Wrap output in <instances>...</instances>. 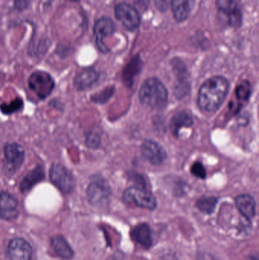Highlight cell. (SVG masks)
Listing matches in <instances>:
<instances>
[{
    "label": "cell",
    "mask_w": 259,
    "mask_h": 260,
    "mask_svg": "<svg viewBox=\"0 0 259 260\" xmlns=\"http://www.w3.org/2000/svg\"><path fill=\"white\" fill-rule=\"evenodd\" d=\"M229 91V83L223 76H214L201 87L198 105L205 112H214L221 106Z\"/></svg>",
    "instance_id": "cell-1"
},
{
    "label": "cell",
    "mask_w": 259,
    "mask_h": 260,
    "mask_svg": "<svg viewBox=\"0 0 259 260\" xmlns=\"http://www.w3.org/2000/svg\"><path fill=\"white\" fill-rule=\"evenodd\" d=\"M139 99L141 104L145 106L161 109L167 104L168 93L167 88L159 79L150 78L141 85Z\"/></svg>",
    "instance_id": "cell-2"
},
{
    "label": "cell",
    "mask_w": 259,
    "mask_h": 260,
    "mask_svg": "<svg viewBox=\"0 0 259 260\" xmlns=\"http://www.w3.org/2000/svg\"><path fill=\"white\" fill-rule=\"evenodd\" d=\"M55 81L47 72L35 71L28 79L30 89L41 100L47 99L55 88Z\"/></svg>",
    "instance_id": "cell-3"
},
{
    "label": "cell",
    "mask_w": 259,
    "mask_h": 260,
    "mask_svg": "<svg viewBox=\"0 0 259 260\" xmlns=\"http://www.w3.org/2000/svg\"><path fill=\"white\" fill-rule=\"evenodd\" d=\"M49 176L51 183L64 194L71 193L75 188V179L72 174L59 163L50 167Z\"/></svg>",
    "instance_id": "cell-4"
},
{
    "label": "cell",
    "mask_w": 259,
    "mask_h": 260,
    "mask_svg": "<svg viewBox=\"0 0 259 260\" xmlns=\"http://www.w3.org/2000/svg\"><path fill=\"white\" fill-rule=\"evenodd\" d=\"M123 200L129 205L154 210L157 207V200L153 194L138 186L128 188L123 194Z\"/></svg>",
    "instance_id": "cell-5"
},
{
    "label": "cell",
    "mask_w": 259,
    "mask_h": 260,
    "mask_svg": "<svg viewBox=\"0 0 259 260\" xmlns=\"http://www.w3.org/2000/svg\"><path fill=\"white\" fill-rule=\"evenodd\" d=\"M216 7L231 27H240L243 21V12L239 0H217Z\"/></svg>",
    "instance_id": "cell-6"
},
{
    "label": "cell",
    "mask_w": 259,
    "mask_h": 260,
    "mask_svg": "<svg viewBox=\"0 0 259 260\" xmlns=\"http://www.w3.org/2000/svg\"><path fill=\"white\" fill-rule=\"evenodd\" d=\"M110 195V188L106 180L99 176L93 177L87 189L88 201L93 206H100L106 203Z\"/></svg>",
    "instance_id": "cell-7"
},
{
    "label": "cell",
    "mask_w": 259,
    "mask_h": 260,
    "mask_svg": "<svg viewBox=\"0 0 259 260\" xmlns=\"http://www.w3.org/2000/svg\"><path fill=\"white\" fill-rule=\"evenodd\" d=\"M115 16L129 31H135L141 24L139 12L128 3H119L116 6Z\"/></svg>",
    "instance_id": "cell-8"
},
{
    "label": "cell",
    "mask_w": 259,
    "mask_h": 260,
    "mask_svg": "<svg viewBox=\"0 0 259 260\" xmlns=\"http://www.w3.org/2000/svg\"><path fill=\"white\" fill-rule=\"evenodd\" d=\"M116 26L114 21L108 17H103L96 21L94 26V34L95 42L99 50L102 53H106L109 51L105 45L103 40L106 37L111 36L115 32Z\"/></svg>",
    "instance_id": "cell-9"
},
{
    "label": "cell",
    "mask_w": 259,
    "mask_h": 260,
    "mask_svg": "<svg viewBox=\"0 0 259 260\" xmlns=\"http://www.w3.org/2000/svg\"><path fill=\"white\" fill-rule=\"evenodd\" d=\"M4 157L8 169L11 171H16L24 163L25 151L19 144L9 142L4 146Z\"/></svg>",
    "instance_id": "cell-10"
},
{
    "label": "cell",
    "mask_w": 259,
    "mask_h": 260,
    "mask_svg": "<svg viewBox=\"0 0 259 260\" xmlns=\"http://www.w3.org/2000/svg\"><path fill=\"white\" fill-rule=\"evenodd\" d=\"M7 255L9 260H31V247L22 238H14L8 246Z\"/></svg>",
    "instance_id": "cell-11"
},
{
    "label": "cell",
    "mask_w": 259,
    "mask_h": 260,
    "mask_svg": "<svg viewBox=\"0 0 259 260\" xmlns=\"http://www.w3.org/2000/svg\"><path fill=\"white\" fill-rule=\"evenodd\" d=\"M141 151L143 157L154 165H161L167 157L165 150L155 141H144Z\"/></svg>",
    "instance_id": "cell-12"
},
{
    "label": "cell",
    "mask_w": 259,
    "mask_h": 260,
    "mask_svg": "<svg viewBox=\"0 0 259 260\" xmlns=\"http://www.w3.org/2000/svg\"><path fill=\"white\" fill-rule=\"evenodd\" d=\"M18 200L14 196L6 191L0 192V217L10 221L18 215Z\"/></svg>",
    "instance_id": "cell-13"
},
{
    "label": "cell",
    "mask_w": 259,
    "mask_h": 260,
    "mask_svg": "<svg viewBox=\"0 0 259 260\" xmlns=\"http://www.w3.org/2000/svg\"><path fill=\"white\" fill-rule=\"evenodd\" d=\"M45 170L42 165H38L30 171L20 183V190L23 193L30 192L36 184L45 180Z\"/></svg>",
    "instance_id": "cell-14"
},
{
    "label": "cell",
    "mask_w": 259,
    "mask_h": 260,
    "mask_svg": "<svg viewBox=\"0 0 259 260\" xmlns=\"http://www.w3.org/2000/svg\"><path fill=\"white\" fill-rule=\"evenodd\" d=\"M99 79V74L94 69H86L76 75L74 86L79 91H85L92 87Z\"/></svg>",
    "instance_id": "cell-15"
},
{
    "label": "cell",
    "mask_w": 259,
    "mask_h": 260,
    "mask_svg": "<svg viewBox=\"0 0 259 260\" xmlns=\"http://www.w3.org/2000/svg\"><path fill=\"white\" fill-rule=\"evenodd\" d=\"M236 206L246 219H253L256 212V203L252 196L248 194L239 196L235 200Z\"/></svg>",
    "instance_id": "cell-16"
},
{
    "label": "cell",
    "mask_w": 259,
    "mask_h": 260,
    "mask_svg": "<svg viewBox=\"0 0 259 260\" xmlns=\"http://www.w3.org/2000/svg\"><path fill=\"white\" fill-rule=\"evenodd\" d=\"M196 0H172L171 9L176 21H185L191 15Z\"/></svg>",
    "instance_id": "cell-17"
},
{
    "label": "cell",
    "mask_w": 259,
    "mask_h": 260,
    "mask_svg": "<svg viewBox=\"0 0 259 260\" xmlns=\"http://www.w3.org/2000/svg\"><path fill=\"white\" fill-rule=\"evenodd\" d=\"M132 237L135 241L144 248H150L153 244L152 231L147 224H140L133 229Z\"/></svg>",
    "instance_id": "cell-18"
},
{
    "label": "cell",
    "mask_w": 259,
    "mask_h": 260,
    "mask_svg": "<svg viewBox=\"0 0 259 260\" xmlns=\"http://www.w3.org/2000/svg\"><path fill=\"white\" fill-rule=\"evenodd\" d=\"M51 246L56 255L62 259H71L74 254L73 250H71V247L64 237H54L51 240Z\"/></svg>",
    "instance_id": "cell-19"
},
{
    "label": "cell",
    "mask_w": 259,
    "mask_h": 260,
    "mask_svg": "<svg viewBox=\"0 0 259 260\" xmlns=\"http://www.w3.org/2000/svg\"><path fill=\"white\" fill-rule=\"evenodd\" d=\"M193 124V120L190 114L185 111L177 113L170 121V129L174 136H179V130L183 127H190Z\"/></svg>",
    "instance_id": "cell-20"
},
{
    "label": "cell",
    "mask_w": 259,
    "mask_h": 260,
    "mask_svg": "<svg viewBox=\"0 0 259 260\" xmlns=\"http://www.w3.org/2000/svg\"><path fill=\"white\" fill-rule=\"evenodd\" d=\"M24 102L22 99L17 98L9 103H3L0 105V111L5 115H12L19 112L23 109Z\"/></svg>",
    "instance_id": "cell-21"
},
{
    "label": "cell",
    "mask_w": 259,
    "mask_h": 260,
    "mask_svg": "<svg viewBox=\"0 0 259 260\" xmlns=\"http://www.w3.org/2000/svg\"><path fill=\"white\" fill-rule=\"evenodd\" d=\"M217 200L215 197H203L198 200L196 206L201 212L205 214H211L217 206Z\"/></svg>",
    "instance_id": "cell-22"
},
{
    "label": "cell",
    "mask_w": 259,
    "mask_h": 260,
    "mask_svg": "<svg viewBox=\"0 0 259 260\" xmlns=\"http://www.w3.org/2000/svg\"><path fill=\"white\" fill-rule=\"evenodd\" d=\"M101 142L100 134L97 130H89L85 136V144L89 148L96 149L100 146Z\"/></svg>",
    "instance_id": "cell-23"
},
{
    "label": "cell",
    "mask_w": 259,
    "mask_h": 260,
    "mask_svg": "<svg viewBox=\"0 0 259 260\" xmlns=\"http://www.w3.org/2000/svg\"><path fill=\"white\" fill-rule=\"evenodd\" d=\"M141 59L138 57L135 58L131 61L130 63L128 65L127 68L125 70L124 77L126 79H129L131 81L133 76L138 73V70L141 69Z\"/></svg>",
    "instance_id": "cell-24"
},
{
    "label": "cell",
    "mask_w": 259,
    "mask_h": 260,
    "mask_svg": "<svg viewBox=\"0 0 259 260\" xmlns=\"http://www.w3.org/2000/svg\"><path fill=\"white\" fill-rule=\"evenodd\" d=\"M252 88H251L249 82H245L240 83V85L237 88V96L240 100L246 101L250 95Z\"/></svg>",
    "instance_id": "cell-25"
},
{
    "label": "cell",
    "mask_w": 259,
    "mask_h": 260,
    "mask_svg": "<svg viewBox=\"0 0 259 260\" xmlns=\"http://www.w3.org/2000/svg\"><path fill=\"white\" fill-rule=\"evenodd\" d=\"M114 94V88H108L100 92L97 93L91 96V101L97 104H103Z\"/></svg>",
    "instance_id": "cell-26"
},
{
    "label": "cell",
    "mask_w": 259,
    "mask_h": 260,
    "mask_svg": "<svg viewBox=\"0 0 259 260\" xmlns=\"http://www.w3.org/2000/svg\"><path fill=\"white\" fill-rule=\"evenodd\" d=\"M191 172L195 177L203 179V180L206 178V171H205V167L201 162H196L193 164L191 168Z\"/></svg>",
    "instance_id": "cell-27"
},
{
    "label": "cell",
    "mask_w": 259,
    "mask_h": 260,
    "mask_svg": "<svg viewBox=\"0 0 259 260\" xmlns=\"http://www.w3.org/2000/svg\"><path fill=\"white\" fill-rule=\"evenodd\" d=\"M169 0H155L157 8L161 12H165L168 7Z\"/></svg>",
    "instance_id": "cell-28"
},
{
    "label": "cell",
    "mask_w": 259,
    "mask_h": 260,
    "mask_svg": "<svg viewBox=\"0 0 259 260\" xmlns=\"http://www.w3.org/2000/svg\"><path fill=\"white\" fill-rule=\"evenodd\" d=\"M28 3L27 0H15V6L18 10H23L27 7Z\"/></svg>",
    "instance_id": "cell-29"
},
{
    "label": "cell",
    "mask_w": 259,
    "mask_h": 260,
    "mask_svg": "<svg viewBox=\"0 0 259 260\" xmlns=\"http://www.w3.org/2000/svg\"><path fill=\"white\" fill-rule=\"evenodd\" d=\"M71 1H72V2H79V1H80V0H71Z\"/></svg>",
    "instance_id": "cell-30"
}]
</instances>
